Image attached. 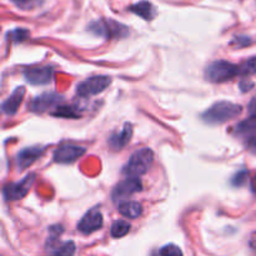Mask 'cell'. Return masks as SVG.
I'll return each mask as SVG.
<instances>
[{
	"label": "cell",
	"instance_id": "6da1fadb",
	"mask_svg": "<svg viewBox=\"0 0 256 256\" xmlns=\"http://www.w3.org/2000/svg\"><path fill=\"white\" fill-rule=\"evenodd\" d=\"M242 112V105L230 102H218L202 114V120L208 124L219 125L235 119Z\"/></svg>",
	"mask_w": 256,
	"mask_h": 256
},
{
	"label": "cell",
	"instance_id": "7a4b0ae2",
	"mask_svg": "<svg viewBox=\"0 0 256 256\" xmlns=\"http://www.w3.org/2000/svg\"><path fill=\"white\" fill-rule=\"evenodd\" d=\"M152 162H154V152L149 148L136 150L132 152L129 162L124 168V174L129 178H139L145 175L149 169L152 168Z\"/></svg>",
	"mask_w": 256,
	"mask_h": 256
},
{
	"label": "cell",
	"instance_id": "3957f363",
	"mask_svg": "<svg viewBox=\"0 0 256 256\" xmlns=\"http://www.w3.org/2000/svg\"><path fill=\"white\" fill-rule=\"evenodd\" d=\"M239 75V65L226 60H216L210 62L205 69V79L212 82H225Z\"/></svg>",
	"mask_w": 256,
	"mask_h": 256
},
{
	"label": "cell",
	"instance_id": "277c9868",
	"mask_svg": "<svg viewBox=\"0 0 256 256\" xmlns=\"http://www.w3.org/2000/svg\"><path fill=\"white\" fill-rule=\"evenodd\" d=\"M89 30L95 35L106 38V39H120L129 35V29L125 25L112 19L96 20L89 25Z\"/></svg>",
	"mask_w": 256,
	"mask_h": 256
},
{
	"label": "cell",
	"instance_id": "5b68a950",
	"mask_svg": "<svg viewBox=\"0 0 256 256\" xmlns=\"http://www.w3.org/2000/svg\"><path fill=\"white\" fill-rule=\"evenodd\" d=\"M110 84H112V78L106 76V75L92 76L78 85L76 92L82 98L94 96V95H98L104 92Z\"/></svg>",
	"mask_w": 256,
	"mask_h": 256
},
{
	"label": "cell",
	"instance_id": "8992f818",
	"mask_svg": "<svg viewBox=\"0 0 256 256\" xmlns=\"http://www.w3.org/2000/svg\"><path fill=\"white\" fill-rule=\"evenodd\" d=\"M34 180L35 174H30L28 175V176H25L22 182H9V184L5 185L4 189H2V196L5 198V200L22 199L30 190Z\"/></svg>",
	"mask_w": 256,
	"mask_h": 256
},
{
	"label": "cell",
	"instance_id": "52a82bcc",
	"mask_svg": "<svg viewBox=\"0 0 256 256\" xmlns=\"http://www.w3.org/2000/svg\"><path fill=\"white\" fill-rule=\"evenodd\" d=\"M142 184L139 178H128L115 186L114 192H112V200L114 202L124 200L132 195L136 194V192H142Z\"/></svg>",
	"mask_w": 256,
	"mask_h": 256
},
{
	"label": "cell",
	"instance_id": "ba28073f",
	"mask_svg": "<svg viewBox=\"0 0 256 256\" xmlns=\"http://www.w3.org/2000/svg\"><path fill=\"white\" fill-rule=\"evenodd\" d=\"M62 100V96L56 92H44V94L39 95L29 104L30 112H35V114H42V112H48L52 108L56 106Z\"/></svg>",
	"mask_w": 256,
	"mask_h": 256
},
{
	"label": "cell",
	"instance_id": "9c48e42d",
	"mask_svg": "<svg viewBox=\"0 0 256 256\" xmlns=\"http://www.w3.org/2000/svg\"><path fill=\"white\" fill-rule=\"evenodd\" d=\"M102 224H104V219H102V212L98 209H92L80 220L78 224V230L82 234L89 235L102 229Z\"/></svg>",
	"mask_w": 256,
	"mask_h": 256
},
{
	"label": "cell",
	"instance_id": "30bf717a",
	"mask_svg": "<svg viewBox=\"0 0 256 256\" xmlns=\"http://www.w3.org/2000/svg\"><path fill=\"white\" fill-rule=\"evenodd\" d=\"M86 149L76 145L65 144L58 148L54 152V162L59 164H70L79 159L80 156L85 154Z\"/></svg>",
	"mask_w": 256,
	"mask_h": 256
},
{
	"label": "cell",
	"instance_id": "8fae6325",
	"mask_svg": "<svg viewBox=\"0 0 256 256\" xmlns=\"http://www.w3.org/2000/svg\"><path fill=\"white\" fill-rule=\"evenodd\" d=\"M54 76V69L52 66H39L25 70L24 78L32 85H46Z\"/></svg>",
	"mask_w": 256,
	"mask_h": 256
},
{
	"label": "cell",
	"instance_id": "7c38bea8",
	"mask_svg": "<svg viewBox=\"0 0 256 256\" xmlns=\"http://www.w3.org/2000/svg\"><path fill=\"white\" fill-rule=\"evenodd\" d=\"M235 134L244 139L250 146H256V115H250V118L242 120L235 126Z\"/></svg>",
	"mask_w": 256,
	"mask_h": 256
},
{
	"label": "cell",
	"instance_id": "4fadbf2b",
	"mask_svg": "<svg viewBox=\"0 0 256 256\" xmlns=\"http://www.w3.org/2000/svg\"><path fill=\"white\" fill-rule=\"evenodd\" d=\"M42 152H44V149H42V148H25V149L22 150L16 156L18 166L22 170L26 169L30 165L34 164V162H36V159H39L40 155H42Z\"/></svg>",
	"mask_w": 256,
	"mask_h": 256
},
{
	"label": "cell",
	"instance_id": "5bb4252c",
	"mask_svg": "<svg viewBox=\"0 0 256 256\" xmlns=\"http://www.w3.org/2000/svg\"><path fill=\"white\" fill-rule=\"evenodd\" d=\"M25 96V88L18 86L14 92H12L9 98L2 104V112L6 115H12L18 112L20 104L22 102V99Z\"/></svg>",
	"mask_w": 256,
	"mask_h": 256
},
{
	"label": "cell",
	"instance_id": "9a60e30c",
	"mask_svg": "<svg viewBox=\"0 0 256 256\" xmlns=\"http://www.w3.org/2000/svg\"><path fill=\"white\" fill-rule=\"evenodd\" d=\"M75 250H76V246L72 242L55 244V242L48 240L46 252H49V256H74Z\"/></svg>",
	"mask_w": 256,
	"mask_h": 256
},
{
	"label": "cell",
	"instance_id": "2e32d148",
	"mask_svg": "<svg viewBox=\"0 0 256 256\" xmlns=\"http://www.w3.org/2000/svg\"><path fill=\"white\" fill-rule=\"evenodd\" d=\"M132 126L130 124H125L124 128L120 132L112 135L109 139V145L114 150H122V148L126 146L129 142L132 140Z\"/></svg>",
	"mask_w": 256,
	"mask_h": 256
},
{
	"label": "cell",
	"instance_id": "e0dca14e",
	"mask_svg": "<svg viewBox=\"0 0 256 256\" xmlns=\"http://www.w3.org/2000/svg\"><path fill=\"white\" fill-rule=\"evenodd\" d=\"M129 10L134 14H136L138 16L142 18L144 20H152L156 16V9L154 8V5L152 2H146V0H142V2H135L134 5L129 8Z\"/></svg>",
	"mask_w": 256,
	"mask_h": 256
},
{
	"label": "cell",
	"instance_id": "ac0fdd59",
	"mask_svg": "<svg viewBox=\"0 0 256 256\" xmlns=\"http://www.w3.org/2000/svg\"><path fill=\"white\" fill-rule=\"evenodd\" d=\"M119 212L129 219H136L142 215V206L136 202H124L119 205Z\"/></svg>",
	"mask_w": 256,
	"mask_h": 256
},
{
	"label": "cell",
	"instance_id": "d6986e66",
	"mask_svg": "<svg viewBox=\"0 0 256 256\" xmlns=\"http://www.w3.org/2000/svg\"><path fill=\"white\" fill-rule=\"evenodd\" d=\"M256 74V56L249 58L244 62L239 65V75L240 76H250Z\"/></svg>",
	"mask_w": 256,
	"mask_h": 256
},
{
	"label": "cell",
	"instance_id": "ffe728a7",
	"mask_svg": "<svg viewBox=\"0 0 256 256\" xmlns=\"http://www.w3.org/2000/svg\"><path fill=\"white\" fill-rule=\"evenodd\" d=\"M130 232V224L125 220H116L112 226V238H122Z\"/></svg>",
	"mask_w": 256,
	"mask_h": 256
},
{
	"label": "cell",
	"instance_id": "44dd1931",
	"mask_svg": "<svg viewBox=\"0 0 256 256\" xmlns=\"http://www.w3.org/2000/svg\"><path fill=\"white\" fill-rule=\"evenodd\" d=\"M76 110V108L70 106V105H62V106H58L56 110L52 112V115L62 118H80L82 114Z\"/></svg>",
	"mask_w": 256,
	"mask_h": 256
},
{
	"label": "cell",
	"instance_id": "7402d4cb",
	"mask_svg": "<svg viewBox=\"0 0 256 256\" xmlns=\"http://www.w3.org/2000/svg\"><path fill=\"white\" fill-rule=\"evenodd\" d=\"M12 4L20 10H34L36 8L42 6L45 0H12Z\"/></svg>",
	"mask_w": 256,
	"mask_h": 256
},
{
	"label": "cell",
	"instance_id": "603a6c76",
	"mask_svg": "<svg viewBox=\"0 0 256 256\" xmlns=\"http://www.w3.org/2000/svg\"><path fill=\"white\" fill-rule=\"evenodd\" d=\"M160 256H184L182 255V249L174 244L165 245L162 250H160Z\"/></svg>",
	"mask_w": 256,
	"mask_h": 256
},
{
	"label": "cell",
	"instance_id": "cb8c5ba5",
	"mask_svg": "<svg viewBox=\"0 0 256 256\" xmlns=\"http://www.w3.org/2000/svg\"><path fill=\"white\" fill-rule=\"evenodd\" d=\"M8 36L12 40V42H22L29 36V32L25 29H15L8 34Z\"/></svg>",
	"mask_w": 256,
	"mask_h": 256
},
{
	"label": "cell",
	"instance_id": "d4e9b609",
	"mask_svg": "<svg viewBox=\"0 0 256 256\" xmlns=\"http://www.w3.org/2000/svg\"><path fill=\"white\" fill-rule=\"evenodd\" d=\"M248 179V172H240L239 174L235 176L234 179V185H236V186H240V185H244L245 182H246Z\"/></svg>",
	"mask_w": 256,
	"mask_h": 256
},
{
	"label": "cell",
	"instance_id": "484cf974",
	"mask_svg": "<svg viewBox=\"0 0 256 256\" xmlns=\"http://www.w3.org/2000/svg\"><path fill=\"white\" fill-rule=\"evenodd\" d=\"M254 86V84L252 82H240V88H242V92H248V90H250V88Z\"/></svg>",
	"mask_w": 256,
	"mask_h": 256
},
{
	"label": "cell",
	"instance_id": "4316f807",
	"mask_svg": "<svg viewBox=\"0 0 256 256\" xmlns=\"http://www.w3.org/2000/svg\"><path fill=\"white\" fill-rule=\"evenodd\" d=\"M250 115H256V98L249 104Z\"/></svg>",
	"mask_w": 256,
	"mask_h": 256
},
{
	"label": "cell",
	"instance_id": "83f0119b",
	"mask_svg": "<svg viewBox=\"0 0 256 256\" xmlns=\"http://www.w3.org/2000/svg\"><path fill=\"white\" fill-rule=\"evenodd\" d=\"M252 190H254V192H256V175H255V178H254V179H252Z\"/></svg>",
	"mask_w": 256,
	"mask_h": 256
},
{
	"label": "cell",
	"instance_id": "f1b7e54d",
	"mask_svg": "<svg viewBox=\"0 0 256 256\" xmlns=\"http://www.w3.org/2000/svg\"><path fill=\"white\" fill-rule=\"evenodd\" d=\"M252 246L254 248V249L256 250V236L254 238V239H252Z\"/></svg>",
	"mask_w": 256,
	"mask_h": 256
}]
</instances>
